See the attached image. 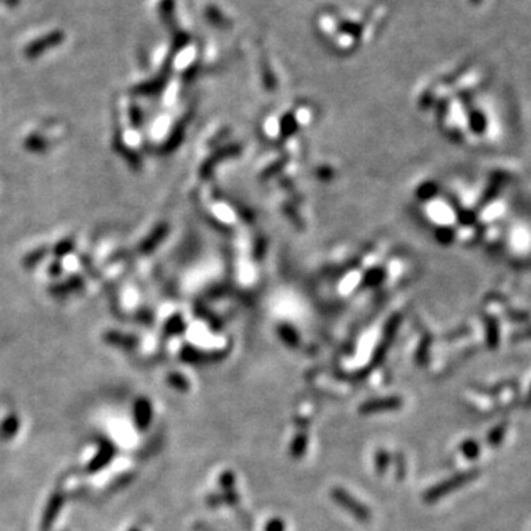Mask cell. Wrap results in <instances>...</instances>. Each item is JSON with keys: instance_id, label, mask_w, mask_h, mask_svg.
Returning <instances> with one entry per match:
<instances>
[{"instance_id": "9a60e30c", "label": "cell", "mask_w": 531, "mask_h": 531, "mask_svg": "<svg viewBox=\"0 0 531 531\" xmlns=\"http://www.w3.org/2000/svg\"><path fill=\"white\" fill-rule=\"evenodd\" d=\"M264 531H285V523L281 518H273L266 524Z\"/></svg>"}, {"instance_id": "2e32d148", "label": "cell", "mask_w": 531, "mask_h": 531, "mask_svg": "<svg viewBox=\"0 0 531 531\" xmlns=\"http://www.w3.org/2000/svg\"><path fill=\"white\" fill-rule=\"evenodd\" d=\"M394 464H396V472H397V478H404V472H406V465H404V459L402 455H396L394 456Z\"/></svg>"}, {"instance_id": "30bf717a", "label": "cell", "mask_w": 531, "mask_h": 531, "mask_svg": "<svg viewBox=\"0 0 531 531\" xmlns=\"http://www.w3.org/2000/svg\"><path fill=\"white\" fill-rule=\"evenodd\" d=\"M487 327H489V344L493 347L494 344H498V338H499V327H498V320H494V317L489 316L486 319Z\"/></svg>"}, {"instance_id": "d6986e66", "label": "cell", "mask_w": 531, "mask_h": 531, "mask_svg": "<svg viewBox=\"0 0 531 531\" xmlns=\"http://www.w3.org/2000/svg\"><path fill=\"white\" fill-rule=\"evenodd\" d=\"M527 337H531V329H527V332L525 334H518L515 338H527Z\"/></svg>"}, {"instance_id": "52a82bcc", "label": "cell", "mask_w": 531, "mask_h": 531, "mask_svg": "<svg viewBox=\"0 0 531 531\" xmlns=\"http://www.w3.org/2000/svg\"><path fill=\"white\" fill-rule=\"evenodd\" d=\"M390 465V453L384 449L375 453V468L380 474H384Z\"/></svg>"}, {"instance_id": "4fadbf2b", "label": "cell", "mask_w": 531, "mask_h": 531, "mask_svg": "<svg viewBox=\"0 0 531 531\" xmlns=\"http://www.w3.org/2000/svg\"><path fill=\"white\" fill-rule=\"evenodd\" d=\"M74 250V241H71V239H65V241L59 243L55 248V254L57 255H65L70 251Z\"/></svg>"}, {"instance_id": "ba28073f", "label": "cell", "mask_w": 531, "mask_h": 531, "mask_svg": "<svg viewBox=\"0 0 531 531\" xmlns=\"http://www.w3.org/2000/svg\"><path fill=\"white\" fill-rule=\"evenodd\" d=\"M24 145L28 151H34V152H42L47 148V142L43 138H40V136H36V134L30 136Z\"/></svg>"}, {"instance_id": "e0dca14e", "label": "cell", "mask_w": 531, "mask_h": 531, "mask_svg": "<svg viewBox=\"0 0 531 531\" xmlns=\"http://www.w3.org/2000/svg\"><path fill=\"white\" fill-rule=\"evenodd\" d=\"M50 273H52V275H59V273H61V266L58 264V263H54L52 266H50Z\"/></svg>"}, {"instance_id": "8992f818", "label": "cell", "mask_w": 531, "mask_h": 531, "mask_svg": "<svg viewBox=\"0 0 531 531\" xmlns=\"http://www.w3.org/2000/svg\"><path fill=\"white\" fill-rule=\"evenodd\" d=\"M308 437L304 433H300L296 436V438L291 443V455L293 457H301L307 449Z\"/></svg>"}, {"instance_id": "9c48e42d", "label": "cell", "mask_w": 531, "mask_h": 531, "mask_svg": "<svg viewBox=\"0 0 531 531\" xmlns=\"http://www.w3.org/2000/svg\"><path fill=\"white\" fill-rule=\"evenodd\" d=\"M46 254H47V250H46V248L33 251V252H30V254L25 257L24 262H23V264H24L25 267H33V266H36L37 263H40V262L45 259V255H46Z\"/></svg>"}, {"instance_id": "7c38bea8", "label": "cell", "mask_w": 531, "mask_h": 531, "mask_svg": "<svg viewBox=\"0 0 531 531\" xmlns=\"http://www.w3.org/2000/svg\"><path fill=\"white\" fill-rule=\"evenodd\" d=\"M220 484L221 487H223L225 491L228 490H233V484H235V475L231 472V471H226L223 472V475L220 477Z\"/></svg>"}, {"instance_id": "5b68a950", "label": "cell", "mask_w": 531, "mask_h": 531, "mask_svg": "<svg viewBox=\"0 0 531 531\" xmlns=\"http://www.w3.org/2000/svg\"><path fill=\"white\" fill-rule=\"evenodd\" d=\"M81 285H83V281L78 276H74L71 279L65 281L61 285L50 288V293H52L54 296H65V294L73 293V291H77L78 288H81Z\"/></svg>"}, {"instance_id": "8fae6325", "label": "cell", "mask_w": 531, "mask_h": 531, "mask_svg": "<svg viewBox=\"0 0 531 531\" xmlns=\"http://www.w3.org/2000/svg\"><path fill=\"white\" fill-rule=\"evenodd\" d=\"M471 127L477 133L484 132V129H486V118L482 114H479V112H474L471 115Z\"/></svg>"}, {"instance_id": "5bb4252c", "label": "cell", "mask_w": 531, "mask_h": 531, "mask_svg": "<svg viewBox=\"0 0 531 531\" xmlns=\"http://www.w3.org/2000/svg\"><path fill=\"white\" fill-rule=\"evenodd\" d=\"M506 316H508L512 322H527V320H530L528 313L518 312V310H513V308H508V310H506Z\"/></svg>"}, {"instance_id": "ac0fdd59", "label": "cell", "mask_w": 531, "mask_h": 531, "mask_svg": "<svg viewBox=\"0 0 531 531\" xmlns=\"http://www.w3.org/2000/svg\"><path fill=\"white\" fill-rule=\"evenodd\" d=\"M5 4H6L8 6H16V5L20 4V0H5Z\"/></svg>"}, {"instance_id": "6da1fadb", "label": "cell", "mask_w": 531, "mask_h": 531, "mask_svg": "<svg viewBox=\"0 0 531 531\" xmlns=\"http://www.w3.org/2000/svg\"><path fill=\"white\" fill-rule=\"evenodd\" d=\"M331 498L334 499L335 503H338L342 509H346L350 515H353L357 521L361 523H369L372 518V513L368 506H365L361 501H357L356 498L341 487H335L331 491Z\"/></svg>"}, {"instance_id": "7a4b0ae2", "label": "cell", "mask_w": 531, "mask_h": 531, "mask_svg": "<svg viewBox=\"0 0 531 531\" xmlns=\"http://www.w3.org/2000/svg\"><path fill=\"white\" fill-rule=\"evenodd\" d=\"M64 39H65V36H64V33H62V31H52V33H49V34H46V36H43V37H40V39H37V40L31 42V43L27 46V49H25V57H27V58H37V57H40L42 54H45L46 50H50L52 47L61 45V43L64 42Z\"/></svg>"}, {"instance_id": "3957f363", "label": "cell", "mask_w": 531, "mask_h": 531, "mask_svg": "<svg viewBox=\"0 0 531 531\" xmlns=\"http://www.w3.org/2000/svg\"><path fill=\"white\" fill-rule=\"evenodd\" d=\"M403 406V399L397 396H390V397H380V399H372L365 402L361 407H358V412L362 415H375L380 412H387V410H397Z\"/></svg>"}, {"instance_id": "277c9868", "label": "cell", "mask_w": 531, "mask_h": 531, "mask_svg": "<svg viewBox=\"0 0 531 531\" xmlns=\"http://www.w3.org/2000/svg\"><path fill=\"white\" fill-rule=\"evenodd\" d=\"M471 478V474H467V475H459V477H455L452 479H448V482H444L441 484H437L434 486L433 489L428 490L425 494H424V501L425 502H436L438 499H441L444 494L452 491L453 489L459 487L464 484L465 482H468V479Z\"/></svg>"}]
</instances>
